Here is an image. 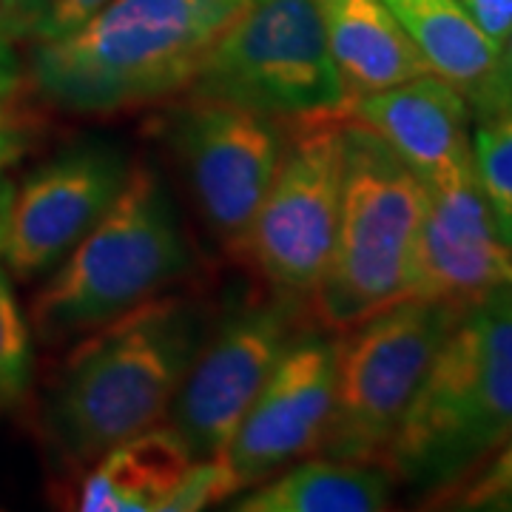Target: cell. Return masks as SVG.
Returning <instances> with one entry per match:
<instances>
[{"label":"cell","instance_id":"obj_6","mask_svg":"<svg viewBox=\"0 0 512 512\" xmlns=\"http://www.w3.org/2000/svg\"><path fill=\"white\" fill-rule=\"evenodd\" d=\"M185 97L220 100L279 120L350 109L316 0H251L214 32Z\"/></svg>","mask_w":512,"mask_h":512},{"label":"cell","instance_id":"obj_19","mask_svg":"<svg viewBox=\"0 0 512 512\" xmlns=\"http://www.w3.org/2000/svg\"><path fill=\"white\" fill-rule=\"evenodd\" d=\"M473 171L501 242L512 248V100L473 128Z\"/></svg>","mask_w":512,"mask_h":512},{"label":"cell","instance_id":"obj_7","mask_svg":"<svg viewBox=\"0 0 512 512\" xmlns=\"http://www.w3.org/2000/svg\"><path fill=\"white\" fill-rule=\"evenodd\" d=\"M464 311L447 302L399 299L339 330L333 404L316 456L382 464L424 373Z\"/></svg>","mask_w":512,"mask_h":512},{"label":"cell","instance_id":"obj_27","mask_svg":"<svg viewBox=\"0 0 512 512\" xmlns=\"http://www.w3.org/2000/svg\"><path fill=\"white\" fill-rule=\"evenodd\" d=\"M251 0H194V6L200 9L202 20L217 32L228 20H234L248 6Z\"/></svg>","mask_w":512,"mask_h":512},{"label":"cell","instance_id":"obj_14","mask_svg":"<svg viewBox=\"0 0 512 512\" xmlns=\"http://www.w3.org/2000/svg\"><path fill=\"white\" fill-rule=\"evenodd\" d=\"M348 114L379 134L424 185L473 174V109L433 72L353 97Z\"/></svg>","mask_w":512,"mask_h":512},{"label":"cell","instance_id":"obj_10","mask_svg":"<svg viewBox=\"0 0 512 512\" xmlns=\"http://www.w3.org/2000/svg\"><path fill=\"white\" fill-rule=\"evenodd\" d=\"M296 336L291 296L225 319L194 353L165 421L191 456L217 458Z\"/></svg>","mask_w":512,"mask_h":512},{"label":"cell","instance_id":"obj_21","mask_svg":"<svg viewBox=\"0 0 512 512\" xmlns=\"http://www.w3.org/2000/svg\"><path fill=\"white\" fill-rule=\"evenodd\" d=\"M109 0H0V29L35 43L69 35Z\"/></svg>","mask_w":512,"mask_h":512},{"label":"cell","instance_id":"obj_8","mask_svg":"<svg viewBox=\"0 0 512 512\" xmlns=\"http://www.w3.org/2000/svg\"><path fill=\"white\" fill-rule=\"evenodd\" d=\"M345 117L291 120L282 163L251 228L245 262L291 299L311 302L328 268L339 220Z\"/></svg>","mask_w":512,"mask_h":512},{"label":"cell","instance_id":"obj_24","mask_svg":"<svg viewBox=\"0 0 512 512\" xmlns=\"http://www.w3.org/2000/svg\"><path fill=\"white\" fill-rule=\"evenodd\" d=\"M478 29L501 49L512 32V0H458Z\"/></svg>","mask_w":512,"mask_h":512},{"label":"cell","instance_id":"obj_11","mask_svg":"<svg viewBox=\"0 0 512 512\" xmlns=\"http://www.w3.org/2000/svg\"><path fill=\"white\" fill-rule=\"evenodd\" d=\"M123 151L83 146L57 157L3 202L0 262L18 279L60 265L100 220L128 177Z\"/></svg>","mask_w":512,"mask_h":512},{"label":"cell","instance_id":"obj_29","mask_svg":"<svg viewBox=\"0 0 512 512\" xmlns=\"http://www.w3.org/2000/svg\"><path fill=\"white\" fill-rule=\"evenodd\" d=\"M3 202H6V197H0V214H3Z\"/></svg>","mask_w":512,"mask_h":512},{"label":"cell","instance_id":"obj_12","mask_svg":"<svg viewBox=\"0 0 512 512\" xmlns=\"http://www.w3.org/2000/svg\"><path fill=\"white\" fill-rule=\"evenodd\" d=\"M333 367V339L293 336L220 453L239 493L319 453L333 404Z\"/></svg>","mask_w":512,"mask_h":512},{"label":"cell","instance_id":"obj_13","mask_svg":"<svg viewBox=\"0 0 512 512\" xmlns=\"http://www.w3.org/2000/svg\"><path fill=\"white\" fill-rule=\"evenodd\" d=\"M424 191L427 200L404 299L470 308L490 293L512 288V248L495 231L476 171L424 185Z\"/></svg>","mask_w":512,"mask_h":512},{"label":"cell","instance_id":"obj_18","mask_svg":"<svg viewBox=\"0 0 512 512\" xmlns=\"http://www.w3.org/2000/svg\"><path fill=\"white\" fill-rule=\"evenodd\" d=\"M396 481L382 464L308 458L242 490L237 512H379L390 507Z\"/></svg>","mask_w":512,"mask_h":512},{"label":"cell","instance_id":"obj_22","mask_svg":"<svg viewBox=\"0 0 512 512\" xmlns=\"http://www.w3.org/2000/svg\"><path fill=\"white\" fill-rule=\"evenodd\" d=\"M424 507L461 512H512V439L464 481L430 498Z\"/></svg>","mask_w":512,"mask_h":512},{"label":"cell","instance_id":"obj_2","mask_svg":"<svg viewBox=\"0 0 512 512\" xmlns=\"http://www.w3.org/2000/svg\"><path fill=\"white\" fill-rule=\"evenodd\" d=\"M512 439V288L461 313L424 373L382 467L424 501Z\"/></svg>","mask_w":512,"mask_h":512},{"label":"cell","instance_id":"obj_5","mask_svg":"<svg viewBox=\"0 0 512 512\" xmlns=\"http://www.w3.org/2000/svg\"><path fill=\"white\" fill-rule=\"evenodd\" d=\"M427 191L379 134L345 117L342 188L333 248L311 305L330 330H345L404 299Z\"/></svg>","mask_w":512,"mask_h":512},{"label":"cell","instance_id":"obj_20","mask_svg":"<svg viewBox=\"0 0 512 512\" xmlns=\"http://www.w3.org/2000/svg\"><path fill=\"white\" fill-rule=\"evenodd\" d=\"M32 387V339L9 274L0 262V413H12L26 402Z\"/></svg>","mask_w":512,"mask_h":512},{"label":"cell","instance_id":"obj_16","mask_svg":"<svg viewBox=\"0 0 512 512\" xmlns=\"http://www.w3.org/2000/svg\"><path fill=\"white\" fill-rule=\"evenodd\" d=\"M197 458L180 433L160 421L117 441L92 461L74 493L83 512H163Z\"/></svg>","mask_w":512,"mask_h":512},{"label":"cell","instance_id":"obj_9","mask_svg":"<svg viewBox=\"0 0 512 512\" xmlns=\"http://www.w3.org/2000/svg\"><path fill=\"white\" fill-rule=\"evenodd\" d=\"M291 120L220 100H194L174 111L168 140L205 228L245 259L256 214L271 191Z\"/></svg>","mask_w":512,"mask_h":512},{"label":"cell","instance_id":"obj_23","mask_svg":"<svg viewBox=\"0 0 512 512\" xmlns=\"http://www.w3.org/2000/svg\"><path fill=\"white\" fill-rule=\"evenodd\" d=\"M237 490V481L231 476L228 464L217 458H202L194 461L191 470L185 473L183 484L174 490V495L168 498L163 512H197L211 507V504H220L234 498Z\"/></svg>","mask_w":512,"mask_h":512},{"label":"cell","instance_id":"obj_3","mask_svg":"<svg viewBox=\"0 0 512 512\" xmlns=\"http://www.w3.org/2000/svg\"><path fill=\"white\" fill-rule=\"evenodd\" d=\"M214 37L194 0H109L69 35L37 43L35 83L77 114H111L185 94Z\"/></svg>","mask_w":512,"mask_h":512},{"label":"cell","instance_id":"obj_28","mask_svg":"<svg viewBox=\"0 0 512 512\" xmlns=\"http://www.w3.org/2000/svg\"><path fill=\"white\" fill-rule=\"evenodd\" d=\"M501 63H504V72H507V77H510L512 83V32L510 37L504 40V46H501Z\"/></svg>","mask_w":512,"mask_h":512},{"label":"cell","instance_id":"obj_4","mask_svg":"<svg viewBox=\"0 0 512 512\" xmlns=\"http://www.w3.org/2000/svg\"><path fill=\"white\" fill-rule=\"evenodd\" d=\"M191 265L177 205L151 165H131L120 194L37 293L43 342L80 339L174 285Z\"/></svg>","mask_w":512,"mask_h":512},{"label":"cell","instance_id":"obj_25","mask_svg":"<svg viewBox=\"0 0 512 512\" xmlns=\"http://www.w3.org/2000/svg\"><path fill=\"white\" fill-rule=\"evenodd\" d=\"M26 148V131L12 109H0V171L12 165Z\"/></svg>","mask_w":512,"mask_h":512},{"label":"cell","instance_id":"obj_1","mask_svg":"<svg viewBox=\"0 0 512 512\" xmlns=\"http://www.w3.org/2000/svg\"><path fill=\"white\" fill-rule=\"evenodd\" d=\"M200 345V311L177 296H154L80 336L46 404V433L66 467L86 470L165 421Z\"/></svg>","mask_w":512,"mask_h":512},{"label":"cell","instance_id":"obj_17","mask_svg":"<svg viewBox=\"0 0 512 512\" xmlns=\"http://www.w3.org/2000/svg\"><path fill=\"white\" fill-rule=\"evenodd\" d=\"M350 100L427 74V63L384 0H316Z\"/></svg>","mask_w":512,"mask_h":512},{"label":"cell","instance_id":"obj_26","mask_svg":"<svg viewBox=\"0 0 512 512\" xmlns=\"http://www.w3.org/2000/svg\"><path fill=\"white\" fill-rule=\"evenodd\" d=\"M20 86V69L18 60L12 55L6 37H3V29H0V109H9L12 97L18 94Z\"/></svg>","mask_w":512,"mask_h":512},{"label":"cell","instance_id":"obj_15","mask_svg":"<svg viewBox=\"0 0 512 512\" xmlns=\"http://www.w3.org/2000/svg\"><path fill=\"white\" fill-rule=\"evenodd\" d=\"M416 43L427 69L464 94L473 123L504 109L512 83L501 49L478 29L458 0H384Z\"/></svg>","mask_w":512,"mask_h":512}]
</instances>
